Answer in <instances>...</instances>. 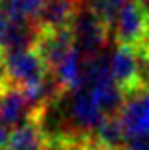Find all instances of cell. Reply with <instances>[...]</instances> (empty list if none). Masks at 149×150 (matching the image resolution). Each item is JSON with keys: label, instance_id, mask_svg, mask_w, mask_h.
I'll return each mask as SVG.
<instances>
[{"label": "cell", "instance_id": "cell-16", "mask_svg": "<svg viewBox=\"0 0 149 150\" xmlns=\"http://www.w3.org/2000/svg\"><path fill=\"white\" fill-rule=\"evenodd\" d=\"M0 2H4V0H0Z\"/></svg>", "mask_w": 149, "mask_h": 150}, {"label": "cell", "instance_id": "cell-8", "mask_svg": "<svg viewBox=\"0 0 149 150\" xmlns=\"http://www.w3.org/2000/svg\"><path fill=\"white\" fill-rule=\"evenodd\" d=\"M81 0H48L33 20L39 31H57L70 28Z\"/></svg>", "mask_w": 149, "mask_h": 150}, {"label": "cell", "instance_id": "cell-4", "mask_svg": "<svg viewBox=\"0 0 149 150\" xmlns=\"http://www.w3.org/2000/svg\"><path fill=\"white\" fill-rule=\"evenodd\" d=\"M118 44L138 48L149 33V17L138 0H129L112 28Z\"/></svg>", "mask_w": 149, "mask_h": 150}, {"label": "cell", "instance_id": "cell-6", "mask_svg": "<svg viewBox=\"0 0 149 150\" xmlns=\"http://www.w3.org/2000/svg\"><path fill=\"white\" fill-rule=\"evenodd\" d=\"M37 110L32 106L26 92L19 86H11L6 82V86L0 92V123L7 128L24 125L28 121H35Z\"/></svg>", "mask_w": 149, "mask_h": 150}, {"label": "cell", "instance_id": "cell-12", "mask_svg": "<svg viewBox=\"0 0 149 150\" xmlns=\"http://www.w3.org/2000/svg\"><path fill=\"white\" fill-rule=\"evenodd\" d=\"M15 18H11L9 15H7V11L4 9H0V50L4 48V44L7 40V37H9V33L13 31V28H15Z\"/></svg>", "mask_w": 149, "mask_h": 150}, {"label": "cell", "instance_id": "cell-15", "mask_svg": "<svg viewBox=\"0 0 149 150\" xmlns=\"http://www.w3.org/2000/svg\"><path fill=\"white\" fill-rule=\"evenodd\" d=\"M6 86V79H4V73H2V70H0V92H2V88Z\"/></svg>", "mask_w": 149, "mask_h": 150}, {"label": "cell", "instance_id": "cell-3", "mask_svg": "<svg viewBox=\"0 0 149 150\" xmlns=\"http://www.w3.org/2000/svg\"><path fill=\"white\" fill-rule=\"evenodd\" d=\"M109 68L114 82L123 90V93L133 95L144 90L136 48L118 44L109 53Z\"/></svg>", "mask_w": 149, "mask_h": 150}, {"label": "cell", "instance_id": "cell-5", "mask_svg": "<svg viewBox=\"0 0 149 150\" xmlns=\"http://www.w3.org/2000/svg\"><path fill=\"white\" fill-rule=\"evenodd\" d=\"M125 141L149 137V88L129 95L118 114Z\"/></svg>", "mask_w": 149, "mask_h": 150}, {"label": "cell", "instance_id": "cell-9", "mask_svg": "<svg viewBox=\"0 0 149 150\" xmlns=\"http://www.w3.org/2000/svg\"><path fill=\"white\" fill-rule=\"evenodd\" d=\"M48 139L42 126L37 121H28L13 128L7 139L6 150H46Z\"/></svg>", "mask_w": 149, "mask_h": 150}, {"label": "cell", "instance_id": "cell-7", "mask_svg": "<svg viewBox=\"0 0 149 150\" xmlns=\"http://www.w3.org/2000/svg\"><path fill=\"white\" fill-rule=\"evenodd\" d=\"M76 48L70 28L57 29V31H39V39L35 42V50L39 51L42 61L52 71L63 59Z\"/></svg>", "mask_w": 149, "mask_h": 150}, {"label": "cell", "instance_id": "cell-13", "mask_svg": "<svg viewBox=\"0 0 149 150\" xmlns=\"http://www.w3.org/2000/svg\"><path fill=\"white\" fill-rule=\"evenodd\" d=\"M9 130L7 126L0 123V150H6V145H7V139H9Z\"/></svg>", "mask_w": 149, "mask_h": 150}, {"label": "cell", "instance_id": "cell-14", "mask_svg": "<svg viewBox=\"0 0 149 150\" xmlns=\"http://www.w3.org/2000/svg\"><path fill=\"white\" fill-rule=\"evenodd\" d=\"M140 4H142V7H144V11L147 13V17H149V0H138Z\"/></svg>", "mask_w": 149, "mask_h": 150}, {"label": "cell", "instance_id": "cell-11", "mask_svg": "<svg viewBox=\"0 0 149 150\" xmlns=\"http://www.w3.org/2000/svg\"><path fill=\"white\" fill-rule=\"evenodd\" d=\"M46 2L48 0H4V9L11 18L33 24Z\"/></svg>", "mask_w": 149, "mask_h": 150}, {"label": "cell", "instance_id": "cell-1", "mask_svg": "<svg viewBox=\"0 0 149 150\" xmlns=\"http://www.w3.org/2000/svg\"><path fill=\"white\" fill-rule=\"evenodd\" d=\"M0 70L4 73L7 84L19 86L22 90L41 82L50 73L46 62L42 61V57L35 48L2 51L0 53Z\"/></svg>", "mask_w": 149, "mask_h": 150}, {"label": "cell", "instance_id": "cell-10", "mask_svg": "<svg viewBox=\"0 0 149 150\" xmlns=\"http://www.w3.org/2000/svg\"><path fill=\"white\" fill-rule=\"evenodd\" d=\"M127 2L129 0H81V4L88 7L96 17H100L109 26L110 31H112V28L116 24L118 15H120V11L125 7Z\"/></svg>", "mask_w": 149, "mask_h": 150}, {"label": "cell", "instance_id": "cell-2", "mask_svg": "<svg viewBox=\"0 0 149 150\" xmlns=\"http://www.w3.org/2000/svg\"><path fill=\"white\" fill-rule=\"evenodd\" d=\"M70 31H72L76 48L83 53L85 59H90L96 55H101L105 51L110 29L88 7L79 4L76 15H74V20L70 24Z\"/></svg>", "mask_w": 149, "mask_h": 150}]
</instances>
